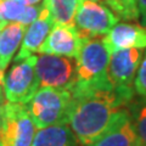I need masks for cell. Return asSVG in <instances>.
Segmentation results:
<instances>
[{
  "mask_svg": "<svg viewBox=\"0 0 146 146\" xmlns=\"http://www.w3.org/2000/svg\"><path fill=\"white\" fill-rule=\"evenodd\" d=\"M35 76L39 88L70 90L76 82V62L72 57L42 54L36 56Z\"/></svg>",
  "mask_w": 146,
  "mask_h": 146,
  "instance_id": "7",
  "label": "cell"
},
{
  "mask_svg": "<svg viewBox=\"0 0 146 146\" xmlns=\"http://www.w3.org/2000/svg\"><path fill=\"white\" fill-rule=\"evenodd\" d=\"M125 107L133 121L140 146H146V98L138 95V98H133Z\"/></svg>",
  "mask_w": 146,
  "mask_h": 146,
  "instance_id": "16",
  "label": "cell"
},
{
  "mask_svg": "<svg viewBox=\"0 0 146 146\" xmlns=\"http://www.w3.org/2000/svg\"><path fill=\"white\" fill-rule=\"evenodd\" d=\"M35 127L23 104L0 105V146H31Z\"/></svg>",
  "mask_w": 146,
  "mask_h": 146,
  "instance_id": "4",
  "label": "cell"
},
{
  "mask_svg": "<svg viewBox=\"0 0 146 146\" xmlns=\"http://www.w3.org/2000/svg\"><path fill=\"white\" fill-rule=\"evenodd\" d=\"M118 16L96 0H80L74 16V28L82 39L100 38L118 23Z\"/></svg>",
  "mask_w": 146,
  "mask_h": 146,
  "instance_id": "5",
  "label": "cell"
},
{
  "mask_svg": "<svg viewBox=\"0 0 146 146\" xmlns=\"http://www.w3.org/2000/svg\"><path fill=\"white\" fill-rule=\"evenodd\" d=\"M0 31H1V28H0Z\"/></svg>",
  "mask_w": 146,
  "mask_h": 146,
  "instance_id": "25",
  "label": "cell"
},
{
  "mask_svg": "<svg viewBox=\"0 0 146 146\" xmlns=\"http://www.w3.org/2000/svg\"><path fill=\"white\" fill-rule=\"evenodd\" d=\"M143 49H125L110 54L108 80L116 90L134 98V79L143 58Z\"/></svg>",
  "mask_w": 146,
  "mask_h": 146,
  "instance_id": "8",
  "label": "cell"
},
{
  "mask_svg": "<svg viewBox=\"0 0 146 146\" xmlns=\"http://www.w3.org/2000/svg\"><path fill=\"white\" fill-rule=\"evenodd\" d=\"M80 0H44L43 5L46 7L54 25L74 26V16Z\"/></svg>",
  "mask_w": 146,
  "mask_h": 146,
  "instance_id": "15",
  "label": "cell"
},
{
  "mask_svg": "<svg viewBox=\"0 0 146 146\" xmlns=\"http://www.w3.org/2000/svg\"><path fill=\"white\" fill-rule=\"evenodd\" d=\"M26 5H35V4H39L42 0H23Z\"/></svg>",
  "mask_w": 146,
  "mask_h": 146,
  "instance_id": "22",
  "label": "cell"
},
{
  "mask_svg": "<svg viewBox=\"0 0 146 146\" xmlns=\"http://www.w3.org/2000/svg\"><path fill=\"white\" fill-rule=\"evenodd\" d=\"M96 1H99V0H96Z\"/></svg>",
  "mask_w": 146,
  "mask_h": 146,
  "instance_id": "24",
  "label": "cell"
},
{
  "mask_svg": "<svg viewBox=\"0 0 146 146\" xmlns=\"http://www.w3.org/2000/svg\"><path fill=\"white\" fill-rule=\"evenodd\" d=\"M83 43L74 26L54 25L38 52L56 56L77 57Z\"/></svg>",
  "mask_w": 146,
  "mask_h": 146,
  "instance_id": "9",
  "label": "cell"
},
{
  "mask_svg": "<svg viewBox=\"0 0 146 146\" xmlns=\"http://www.w3.org/2000/svg\"><path fill=\"white\" fill-rule=\"evenodd\" d=\"M138 10L141 25L146 27V0H138Z\"/></svg>",
  "mask_w": 146,
  "mask_h": 146,
  "instance_id": "21",
  "label": "cell"
},
{
  "mask_svg": "<svg viewBox=\"0 0 146 146\" xmlns=\"http://www.w3.org/2000/svg\"><path fill=\"white\" fill-rule=\"evenodd\" d=\"M72 95L68 89L42 86L25 106L35 129L50 125L67 124Z\"/></svg>",
  "mask_w": 146,
  "mask_h": 146,
  "instance_id": "3",
  "label": "cell"
},
{
  "mask_svg": "<svg viewBox=\"0 0 146 146\" xmlns=\"http://www.w3.org/2000/svg\"><path fill=\"white\" fill-rule=\"evenodd\" d=\"M74 134L68 124H56L35 131L31 146H77Z\"/></svg>",
  "mask_w": 146,
  "mask_h": 146,
  "instance_id": "14",
  "label": "cell"
},
{
  "mask_svg": "<svg viewBox=\"0 0 146 146\" xmlns=\"http://www.w3.org/2000/svg\"><path fill=\"white\" fill-rule=\"evenodd\" d=\"M26 28L20 22H10L0 31V85H3L5 71L20 46Z\"/></svg>",
  "mask_w": 146,
  "mask_h": 146,
  "instance_id": "13",
  "label": "cell"
},
{
  "mask_svg": "<svg viewBox=\"0 0 146 146\" xmlns=\"http://www.w3.org/2000/svg\"><path fill=\"white\" fill-rule=\"evenodd\" d=\"M88 146H140L127 107L118 111L106 130Z\"/></svg>",
  "mask_w": 146,
  "mask_h": 146,
  "instance_id": "10",
  "label": "cell"
},
{
  "mask_svg": "<svg viewBox=\"0 0 146 146\" xmlns=\"http://www.w3.org/2000/svg\"><path fill=\"white\" fill-rule=\"evenodd\" d=\"M134 91L139 96L146 98V51L145 55H143L134 79Z\"/></svg>",
  "mask_w": 146,
  "mask_h": 146,
  "instance_id": "19",
  "label": "cell"
},
{
  "mask_svg": "<svg viewBox=\"0 0 146 146\" xmlns=\"http://www.w3.org/2000/svg\"><path fill=\"white\" fill-rule=\"evenodd\" d=\"M110 54L102 38L83 39L78 56L76 57V82L70 91H84L108 88Z\"/></svg>",
  "mask_w": 146,
  "mask_h": 146,
  "instance_id": "2",
  "label": "cell"
},
{
  "mask_svg": "<svg viewBox=\"0 0 146 146\" xmlns=\"http://www.w3.org/2000/svg\"><path fill=\"white\" fill-rule=\"evenodd\" d=\"M36 56L25 58L15 62L7 74L4 77L3 91L6 101L13 104H27L39 89V83L35 76Z\"/></svg>",
  "mask_w": 146,
  "mask_h": 146,
  "instance_id": "6",
  "label": "cell"
},
{
  "mask_svg": "<svg viewBox=\"0 0 146 146\" xmlns=\"http://www.w3.org/2000/svg\"><path fill=\"white\" fill-rule=\"evenodd\" d=\"M42 5H39V4H35V5H27L23 13L21 15L20 20H18L17 22H20V23L25 25L26 27H28L32 22H34L36 20V17L39 16V12L40 10H42Z\"/></svg>",
  "mask_w": 146,
  "mask_h": 146,
  "instance_id": "20",
  "label": "cell"
},
{
  "mask_svg": "<svg viewBox=\"0 0 146 146\" xmlns=\"http://www.w3.org/2000/svg\"><path fill=\"white\" fill-rule=\"evenodd\" d=\"M3 86L1 85H0V105H1L3 104Z\"/></svg>",
  "mask_w": 146,
  "mask_h": 146,
  "instance_id": "23",
  "label": "cell"
},
{
  "mask_svg": "<svg viewBox=\"0 0 146 146\" xmlns=\"http://www.w3.org/2000/svg\"><path fill=\"white\" fill-rule=\"evenodd\" d=\"M52 26H54L52 18L50 16L49 11L46 10V7L43 5L36 20L32 22L28 26V28H26L25 31L21 49L18 50V54L13 58L15 62L22 61L25 58L32 56L34 52H38L39 48L44 43V40L48 36Z\"/></svg>",
  "mask_w": 146,
  "mask_h": 146,
  "instance_id": "12",
  "label": "cell"
},
{
  "mask_svg": "<svg viewBox=\"0 0 146 146\" xmlns=\"http://www.w3.org/2000/svg\"><path fill=\"white\" fill-rule=\"evenodd\" d=\"M108 54L125 49L146 48V27L139 23H116L102 38Z\"/></svg>",
  "mask_w": 146,
  "mask_h": 146,
  "instance_id": "11",
  "label": "cell"
},
{
  "mask_svg": "<svg viewBox=\"0 0 146 146\" xmlns=\"http://www.w3.org/2000/svg\"><path fill=\"white\" fill-rule=\"evenodd\" d=\"M104 3L116 13L118 18L127 21L139 20L138 0H104Z\"/></svg>",
  "mask_w": 146,
  "mask_h": 146,
  "instance_id": "17",
  "label": "cell"
},
{
  "mask_svg": "<svg viewBox=\"0 0 146 146\" xmlns=\"http://www.w3.org/2000/svg\"><path fill=\"white\" fill-rule=\"evenodd\" d=\"M71 95L67 124L82 146L96 140L111 124L117 112L133 99L113 86L71 91Z\"/></svg>",
  "mask_w": 146,
  "mask_h": 146,
  "instance_id": "1",
  "label": "cell"
},
{
  "mask_svg": "<svg viewBox=\"0 0 146 146\" xmlns=\"http://www.w3.org/2000/svg\"><path fill=\"white\" fill-rule=\"evenodd\" d=\"M26 6L23 0H0V28L10 22H17Z\"/></svg>",
  "mask_w": 146,
  "mask_h": 146,
  "instance_id": "18",
  "label": "cell"
}]
</instances>
